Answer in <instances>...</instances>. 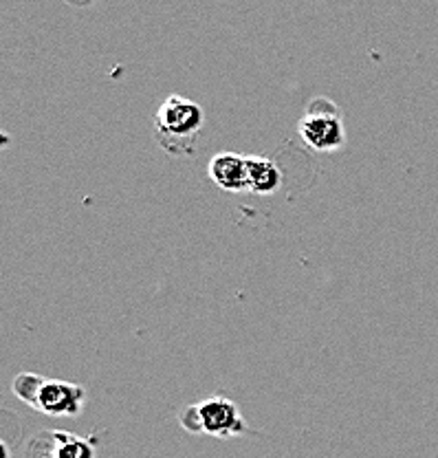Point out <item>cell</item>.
<instances>
[{
    "label": "cell",
    "mask_w": 438,
    "mask_h": 458,
    "mask_svg": "<svg viewBox=\"0 0 438 458\" xmlns=\"http://www.w3.org/2000/svg\"><path fill=\"white\" fill-rule=\"evenodd\" d=\"M205 113L183 95H168L156 108L155 137L168 155L188 157L197 152L198 132L203 131Z\"/></svg>",
    "instance_id": "cell-1"
},
{
    "label": "cell",
    "mask_w": 438,
    "mask_h": 458,
    "mask_svg": "<svg viewBox=\"0 0 438 458\" xmlns=\"http://www.w3.org/2000/svg\"><path fill=\"white\" fill-rule=\"evenodd\" d=\"M13 393L27 401L31 408L40 410L49 417H75L82 412L84 401H87V390L82 386L60 379H45V377L31 375V372L16 377Z\"/></svg>",
    "instance_id": "cell-2"
},
{
    "label": "cell",
    "mask_w": 438,
    "mask_h": 458,
    "mask_svg": "<svg viewBox=\"0 0 438 458\" xmlns=\"http://www.w3.org/2000/svg\"><path fill=\"white\" fill-rule=\"evenodd\" d=\"M179 421L188 432L209 434L216 438H232L249 432L245 419L234 401L225 397H207L188 405L179 412Z\"/></svg>",
    "instance_id": "cell-3"
},
{
    "label": "cell",
    "mask_w": 438,
    "mask_h": 458,
    "mask_svg": "<svg viewBox=\"0 0 438 458\" xmlns=\"http://www.w3.org/2000/svg\"><path fill=\"white\" fill-rule=\"evenodd\" d=\"M298 131L304 143L317 152L340 150L346 143V128L335 104L322 98L308 104V111L299 119Z\"/></svg>",
    "instance_id": "cell-4"
},
{
    "label": "cell",
    "mask_w": 438,
    "mask_h": 458,
    "mask_svg": "<svg viewBox=\"0 0 438 458\" xmlns=\"http://www.w3.org/2000/svg\"><path fill=\"white\" fill-rule=\"evenodd\" d=\"M209 179L225 192L238 194L249 190V164L238 152H218L207 165Z\"/></svg>",
    "instance_id": "cell-5"
},
{
    "label": "cell",
    "mask_w": 438,
    "mask_h": 458,
    "mask_svg": "<svg viewBox=\"0 0 438 458\" xmlns=\"http://www.w3.org/2000/svg\"><path fill=\"white\" fill-rule=\"evenodd\" d=\"M247 164H249V192L266 197L282 188V170L278 168V164L266 157H247Z\"/></svg>",
    "instance_id": "cell-6"
},
{
    "label": "cell",
    "mask_w": 438,
    "mask_h": 458,
    "mask_svg": "<svg viewBox=\"0 0 438 458\" xmlns=\"http://www.w3.org/2000/svg\"><path fill=\"white\" fill-rule=\"evenodd\" d=\"M54 458H95L93 443L69 432H55Z\"/></svg>",
    "instance_id": "cell-7"
},
{
    "label": "cell",
    "mask_w": 438,
    "mask_h": 458,
    "mask_svg": "<svg viewBox=\"0 0 438 458\" xmlns=\"http://www.w3.org/2000/svg\"><path fill=\"white\" fill-rule=\"evenodd\" d=\"M54 429H51V432L38 434V437L29 443V447H27V458H54Z\"/></svg>",
    "instance_id": "cell-8"
},
{
    "label": "cell",
    "mask_w": 438,
    "mask_h": 458,
    "mask_svg": "<svg viewBox=\"0 0 438 458\" xmlns=\"http://www.w3.org/2000/svg\"><path fill=\"white\" fill-rule=\"evenodd\" d=\"M0 458H9V447L4 445V441H0Z\"/></svg>",
    "instance_id": "cell-9"
}]
</instances>
